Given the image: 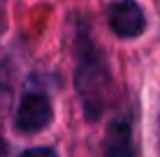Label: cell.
Returning a JSON list of instances; mask_svg holds the SVG:
<instances>
[{
  "label": "cell",
  "instance_id": "cell-1",
  "mask_svg": "<svg viewBox=\"0 0 160 157\" xmlns=\"http://www.w3.org/2000/svg\"><path fill=\"white\" fill-rule=\"evenodd\" d=\"M79 48H77V72H74V85L79 99L84 104V113L88 120H98L102 116L104 106L112 95V72L104 56L98 51V46L86 37L79 35Z\"/></svg>",
  "mask_w": 160,
  "mask_h": 157
},
{
  "label": "cell",
  "instance_id": "cell-2",
  "mask_svg": "<svg viewBox=\"0 0 160 157\" xmlns=\"http://www.w3.org/2000/svg\"><path fill=\"white\" fill-rule=\"evenodd\" d=\"M51 118H53V106L49 95L42 90H28L19 99V106L14 113V125L23 134H35L47 129Z\"/></svg>",
  "mask_w": 160,
  "mask_h": 157
},
{
  "label": "cell",
  "instance_id": "cell-3",
  "mask_svg": "<svg viewBox=\"0 0 160 157\" xmlns=\"http://www.w3.org/2000/svg\"><path fill=\"white\" fill-rule=\"evenodd\" d=\"M107 21L114 35L123 37V39H135L146 28L144 9L135 0H114L107 7Z\"/></svg>",
  "mask_w": 160,
  "mask_h": 157
},
{
  "label": "cell",
  "instance_id": "cell-4",
  "mask_svg": "<svg viewBox=\"0 0 160 157\" xmlns=\"http://www.w3.org/2000/svg\"><path fill=\"white\" fill-rule=\"evenodd\" d=\"M104 157H137L132 143V122L128 116H116L109 122Z\"/></svg>",
  "mask_w": 160,
  "mask_h": 157
},
{
  "label": "cell",
  "instance_id": "cell-5",
  "mask_svg": "<svg viewBox=\"0 0 160 157\" xmlns=\"http://www.w3.org/2000/svg\"><path fill=\"white\" fill-rule=\"evenodd\" d=\"M19 157H58V153L53 148H47V145H42V148H30V150H23Z\"/></svg>",
  "mask_w": 160,
  "mask_h": 157
},
{
  "label": "cell",
  "instance_id": "cell-6",
  "mask_svg": "<svg viewBox=\"0 0 160 157\" xmlns=\"http://www.w3.org/2000/svg\"><path fill=\"white\" fill-rule=\"evenodd\" d=\"M0 157H7V148H5L2 143H0Z\"/></svg>",
  "mask_w": 160,
  "mask_h": 157
}]
</instances>
